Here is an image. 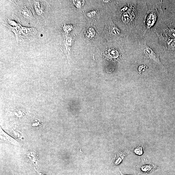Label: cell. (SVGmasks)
Wrapping results in <instances>:
<instances>
[{
    "instance_id": "obj_1",
    "label": "cell",
    "mask_w": 175,
    "mask_h": 175,
    "mask_svg": "<svg viewBox=\"0 0 175 175\" xmlns=\"http://www.w3.org/2000/svg\"><path fill=\"white\" fill-rule=\"evenodd\" d=\"M162 11L161 7L157 5L148 11L144 19L143 30L144 33L148 31L155 30L158 25V20H160V14Z\"/></svg>"
},
{
    "instance_id": "obj_2",
    "label": "cell",
    "mask_w": 175,
    "mask_h": 175,
    "mask_svg": "<svg viewBox=\"0 0 175 175\" xmlns=\"http://www.w3.org/2000/svg\"><path fill=\"white\" fill-rule=\"evenodd\" d=\"M45 2V1H31L33 13L39 21L44 19L47 15L48 7Z\"/></svg>"
},
{
    "instance_id": "obj_3",
    "label": "cell",
    "mask_w": 175,
    "mask_h": 175,
    "mask_svg": "<svg viewBox=\"0 0 175 175\" xmlns=\"http://www.w3.org/2000/svg\"><path fill=\"white\" fill-rule=\"evenodd\" d=\"M37 33V30L34 28H24L19 30L16 35L18 41L23 42L33 39Z\"/></svg>"
},
{
    "instance_id": "obj_4",
    "label": "cell",
    "mask_w": 175,
    "mask_h": 175,
    "mask_svg": "<svg viewBox=\"0 0 175 175\" xmlns=\"http://www.w3.org/2000/svg\"><path fill=\"white\" fill-rule=\"evenodd\" d=\"M142 51L145 56L151 61L162 68H164L160 62L159 55L146 45V42L143 45Z\"/></svg>"
},
{
    "instance_id": "obj_5",
    "label": "cell",
    "mask_w": 175,
    "mask_h": 175,
    "mask_svg": "<svg viewBox=\"0 0 175 175\" xmlns=\"http://www.w3.org/2000/svg\"><path fill=\"white\" fill-rule=\"evenodd\" d=\"M106 34L108 35L107 36L110 39H116L123 36L120 30L112 22L108 23L106 26Z\"/></svg>"
},
{
    "instance_id": "obj_6",
    "label": "cell",
    "mask_w": 175,
    "mask_h": 175,
    "mask_svg": "<svg viewBox=\"0 0 175 175\" xmlns=\"http://www.w3.org/2000/svg\"><path fill=\"white\" fill-rule=\"evenodd\" d=\"M159 37L160 40L164 45V49L168 52L175 51V39Z\"/></svg>"
},
{
    "instance_id": "obj_7",
    "label": "cell",
    "mask_w": 175,
    "mask_h": 175,
    "mask_svg": "<svg viewBox=\"0 0 175 175\" xmlns=\"http://www.w3.org/2000/svg\"><path fill=\"white\" fill-rule=\"evenodd\" d=\"M130 152L127 150H121L119 151L113 158L112 162L114 165L117 166L120 164L126 156Z\"/></svg>"
},
{
    "instance_id": "obj_8",
    "label": "cell",
    "mask_w": 175,
    "mask_h": 175,
    "mask_svg": "<svg viewBox=\"0 0 175 175\" xmlns=\"http://www.w3.org/2000/svg\"><path fill=\"white\" fill-rule=\"evenodd\" d=\"M156 166L152 164H141L137 167V170L139 173L142 174L151 173L156 169Z\"/></svg>"
},
{
    "instance_id": "obj_9",
    "label": "cell",
    "mask_w": 175,
    "mask_h": 175,
    "mask_svg": "<svg viewBox=\"0 0 175 175\" xmlns=\"http://www.w3.org/2000/svg\"><path fill=\"white\" fill-rule=\"evenodd\" d=\"M6 26L9 28L13 31L14 32H17L18 31L17 30L21 28V25L20 24L16 21L13 19H7L5 22Z\"/></svg>"
},
{
    "instance_id": "obj_10",
    "label": "cell",
    "mask_w": 175,
    "mask_h": 175,
    "mask_svg": "<svg viewBox=\"0 0 175 175\" xmlns=\"http://www.w3.org/2000/svg\"><path fill=\"white\" fill-rule=\"evenodd\" d=\"M20 9V13L24 18L27 20H32V15L29 9L24 7H21Z\"/></svg>"
},
{
    "instance_id": "obj_11",
    "label": "cell",
    "mask_w": 175,
    "mask_h": 175,
    "mask_svg": "<svg viewBox=\"0 0 175 175\" xmlns=\"http://www.w3.org/2000/svg\"><path fill=\"white\" fill-rule=\"evenodd\" d=\"M1 136H2V138H3L4 140L8 141L13 144H15L17 143V141L5 132L1 128Z\"/></svg>"
},
{
    "instance_id": "obj_12",
    "label": "cell",
    "mask_w": 175,
    "mask_h": 175,
    "mask_svg": "<svg viewBox=\"0 0 175 175\" xmlns=\"http://www.w3.org/2000/svg\"><path fill=\"white\" fill-rule=\"evenodd\" d=\"M107 55L109 58H116L119 56V53L117 50L113 49H109L107 52Z\"/></svg>"
},
{
    "instance_id": "obj_13",
    "label": "cell",
    "mask_w": 175,
    "mask_h": 175,
    "mask_svg": "<svg viewBox=\"0 0 175 175\" xmlns=\"http://www.w3.org/2000/svg\"><path fill=\"white\" fill-rule=\"evenodd\" d=\"M144 152V148L142 146H139L138 147L136 148L134 150V152L136 154L138 155H141L143 154Z\"/></svg>"
},
{
    "instance_id": "obj_14",
    "label": "cell",
    "mask_w": 175,
    "mask_h": 175,
    "mask_svg": "<svg viewBox=\"0 0 175 175\" xmlns=\"http://www.w3.org/2000/svg\"><path fill=\"white\" fill-rule=\"evenodd\" d=\"M171 23L173 27L175 29V22H172Z\"/></svg>"
},
{
    "instance_id": "obj_15",
    "label": "cell",
    "mask_w": 175,
    "mask_h": 175,
    "mask_svg": "<svg viewBox=\"0 0 175 175\" xmlns=\"http://www.w3.org/2000/svg\"><path fill=\"white\" fill-rule=\"evenodd\" d=\"M119 171L120 172V173L121 174V175H124V174H122V172H121V171H120V170H119ZM136 175L135 174H132V175Z\"/></svg>"
}]
</instances>
